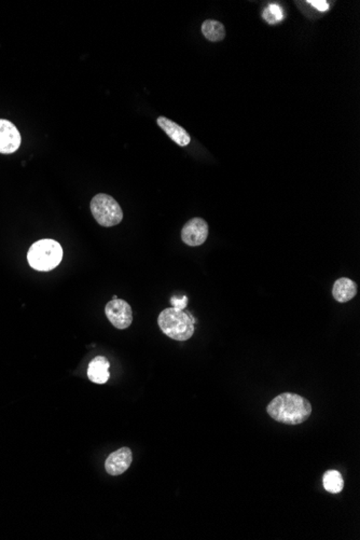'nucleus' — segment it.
<instances>
[{"label":"nucleus","mask_w":360,"mask_h":540,"mask_svg":"<svg viewBox=\"0 0 360 540\" xmlns=\"http://www.w3.org/2000/svg\"><path fill=\"white\" fill-rule=\"evenodd\" d=\"M89 207L95 220L105 228L117 226L123 219L121 206L108 194H96L92 198Z\"/></svg>","instance_id":"obj_4"},{"label":"nucleus","mask_w":360,"mask_h":540,"mask_svg":"<svg viewBox=\"0 0 360 540\" xmlns=\"http://www.w3.org/2000/svg\"><path fill=\"white\" fill-rule=\"evenodd\" d=\"M209 236V225L203 218L190 219L182 230V240L186 245L196 247L203 245Z\"/></svg>","instance_id":"obj_6"},{"label":"nucleus","mask_w":360,"mask_h":540,"mask_svg":"<svg viewBox=\"0 0 360 540\" xmlns=\"http://www.w3.org/2000/svg\"><path fill=\"white\" fill-rule=\"evenodd\" d=\"M264 19L266 22L270 23V24L281 22L284 19V13L283 10H282V8L279 7V6L276 5V3H272V5L268 6L266 10H264Z\"/></svg>","instance_id":"obj_14"},{"label":"nucleus","mask_w":360,"mask_h":540,"mask_svg":"<svg viewBox=\"0 0 360 540\" xmlns=\"http://www.w3.org/2000/svg\"><path fill=\"white\" fill-rule=\"evenodd\" d=\"M105 313L112 325L117 329H127L132 324V307L122 299H112L105 307Z\"/></svg>","instance_id":"obj_5"},{"label":"nucleus","mask_w":360,"mask_h":540,"mask_svg":"<svg viewBox=\"0 0 360 540\" xmlns=\"http://www.w3.org/2000/svg\"><path fill=\"white\" fill-rule=\"evenodd\" d=\"M324 488L331 494H339L344 488V480L341 473L337 470L326 471L323 477Z\"/></svg>","instance_id":"obj_13"},{"label":"nucleus","mask_w":360,"mask_h":540,"mask_svg":"<svg viewBox=\"0 0 360 540\" xmlns=\"http://www.w3.org/2000/svg\"><path fill=\"white\" fill-rule=\"evenodd\" d=\"M266 412L274 421L286 425H299L310 417L312 406L300 395L283 393L270 402Z\"/></svg>","instance_id":"obj_1"},{"label":"nucleus","mask_w":360,"mask_h":540,"mask_svg":"<svg viewBox=\"0 0 360 540\" xmlns=\"http://www.w3.org/2000/svg\"><path fill=\"white\" fill-rule=\"evenodd\" d=\"M63 259V248L56 240L45 238L30 246L28 261L32 269L40 272H49L56 268Z\"/></svg>","instance_id":"obj_3"},{"label":"nucleus","mask_w":360,"mask_h":540,"mask_svg":"<svg viewBox=\"0 0 360 540\" xmlns=\"http://www.w3.org/2000/svg\"><path fill=\"white\" fill-rule=\"evenodd\" d=\"M202 32H203L204 37L207 38L209 41H213V43L222 41L226 37V30H224V24L218 22V21H204L203 24H202Z\"/></svg>","instance_id":"obj_12"},{"label":"nucleus","mask_w":360,"mask_h":540,"mask_svg":"<svg viewBox=\"0 0 360 540\" xmlns=\"http://www.w3.org/2000/svg\"><path fill=\"white\" fill-rule=\"evenodd\" d=\"M308 3L313 6L314 8H316L321 12H326V11L329 10V3L325 1V0H308Z\"/></svg>","instance_id":"obj_15"},{"label":"nucleus","mask_w":360,"mask_h":540,"mask_svg":"<svg viewBox=\"0 0 360 540\" xmlns=\"http://www.w3.org/2000/svg\"><path fill=\"white\" fill-rule=\"evenodd\" d=\"M157 123L167 133V136L175 141L178 146L186 147L190 144L191 137L184 127L165 117L158 118Z\"/></svg>","instance_id":"obj_9"},{"label":"nucleus","mask_w":360,"mask_h":540,"mask_svg":"<svg viewBox=\"0 0 360 540\" xmlns=\"http://www.w3.org/2000/svg\"><path fill=\"white\" fill-rule=\"evenodd\" d=\"M357 295V284L348 278H341L333 284L332 295L335 301L348 302Z\"/></svg>","instance_id":"obj_11"},{"label":"nucleus","mask_w":360,"mask_h":540,"mask_svg":"<svg viewBox=\"0 0 360 540\" xmlns=\"http://www.w3.org/2000/svg\"><path fill=\"white\" fill-rule=\"evenodd\" d=\"M20 132L12 122L0 119V154H14L21 146Z\"/></svg>","instance_id":"obj_7"},{"label":"nucleus","mask_w":360,"mask_h":540,"mask_svg":"<svg viewBox=\"0 0 360 540\" xmlns=\"http://www.w3.org/2000/svg\"><path fill=\"white\" fill-rule=\"evenodd\" d=\"M132 461V451L129 448H121L108 456L105 469L112 476H120L129 468Z\"/></svg>","instance_id":"obj_8"},{"label":"nucleus","mask_w":360,"mask_h":540,"mask_svg":"<svg viewBox=\"0 0 360 540\" xmlns=\"http://www.w3.org/2000/svg\"><path fill=\"white\" fill-rule=\"evenodd\" d=\"M171 304H173V307H176V309H180V310H184V307H187V302H188V299L187 297H182V299H177V298H171Z\"/></svg>","instance_id":"obj_16"},{"label":"nucleus","mask_w":360,"mask_h":540,"mask_svg":"<svg viewBox=\"0 0 360 540\" xmlns=\"http://www.w3.org/2000/svg\"><path fill=\"white\" fill-rule=\"evenodd\" d=\"M160 329L171 339L187 341L193 335L194 320L176 307H169L162 311L158 318Z\"/></svg>","instance_id":"obj_2"},{"label":"nucleus","mask_w":360,"mask_h":540,"mask_svg":"<svg viewBox=\"0 0 360 540\" xmlns=\"http://www.w3.org/2000/svg\"><path fill=\"white\" fill-rule=\"evenodd\" d=\"M109 367L110 364L106 357H95L87 367V377L95 384H105L110 377Z\"/></svg>","instance_id":"obj_10"}]
</instances>
